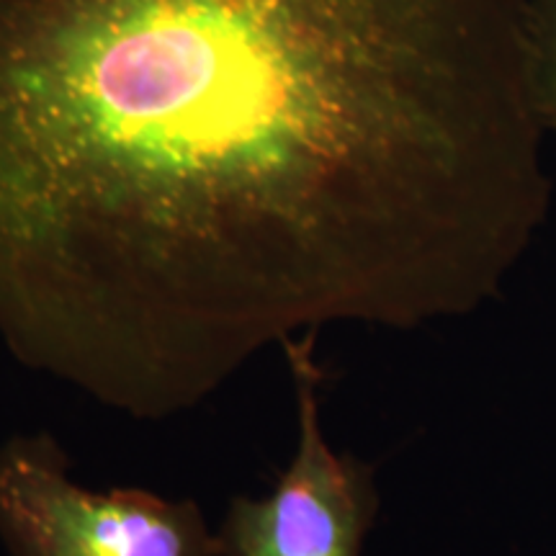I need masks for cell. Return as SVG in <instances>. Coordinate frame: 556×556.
<instances>
[{
    "label": "cell",
    "instance_id": "1",
    "mask_svg": "<svg viewBox=\"0 0 556 556\" xmlns=\"http://www.w3.org/2000/svg\"><path fill=\"white\" fill-rule=\"evenodd\" d=\"M531 0H0V343L131 420L500 296L546 225Z\"/></svg>",
    "mask_w": 556,
    "mask_h": 556
},
{
    "label": "cell",
    "instance_id": "2",
    "mask_svg": "<svg viewBox=\"0 0 556 556\" xmlns=\"http://www.w3.org/2000/svg\"><path fill=\"white\" fill-rule=\"evenodd\" d=\"M3 556H219L217 528L191 497L144 486L90 490L50 430L0 441Z\"/></svg>",
    "mask_w": 556,
    "mask_h": 556
},
{
    "label": "cell",
    "instance_id": "3",
    "mask_svg": "<svg viewBox=\"0 0 556 556\" xmlns=\"http://www.w3.org/2000/svg\"><path fill=\"white\" fill-rule=\"evenodd\" d=\"M315 345L317 336H304L281 348L294 387V454L268 495L229 500L217 526L219 556H364L381 510L377 469L325 435V368Z\"/></svg>",
    "mask_w": 556,
    "mask_h": 556
},
{
    "label": "cell",
    "instance_id": "4",
    "mask_svg": "<svg viewBox=\"0 0 556 556\" xmlns=\"http://www.w3.org/2000/svg\"><path fill=\"white\" fill-rule=\"evenodd\" d=\"M533 88L546 137H556V0H531Z\"/></svg>",
    "mask_w": 556,
    "mask_h": 556
}]
</instances>
